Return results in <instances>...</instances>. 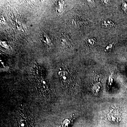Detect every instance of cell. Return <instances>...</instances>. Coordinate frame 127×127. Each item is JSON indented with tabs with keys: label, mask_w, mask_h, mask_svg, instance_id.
I'll return each instance as SVG.
<instances>
[{
	"label": "cell",
	"mask_w": 127,
	"mask_h": 127,
	"mask_svg": "<svg viewBox=\"0 0 127 127\" xmlns=\"http://www.w3.org/2000/svg\"><path fill=\"white\" fill-rule=\"evenodd\" d=\"M41 40L43 42V43L47 45L50 46L52 44V42L50 37L48 34L44 32L41 34Z\"/></svg>",
	"instance_id": "obj_4"
},
{
	"label": "cell",
	"mask_w": 127,
	"mask_h": 127,
	"mask_svg": "<svg viewBox=\"0 0 127 127\" xmlns=\"http://www.w3.org/2000/svg\"><path fill=\"white\" fill-rule=\"evenodd\" d=\"M60 42L62 45L65 48H70V46H71V41L68 35H62L61 38Z\"/></svg>",
	"instance_id": "obj_3"
},
{
	"label": "cell",
	"mask_w": 127,
	"mask_h": 127,
	"mask_svg": "<svg viewBox=\"0 0 127 127\" xmlns=\"http://www.w3.org/2000/svg\"><path fill=\"white\" fill-rule=\"evenodd\" d=\"M17 119L19 127H36L33 116L27 110H18Z\"/></svg>",
	"instance_id": "obj_1"
},
{
	"label": "cell",
	"mask_w": 127,
	"mask_h": 127,
	"mask_svg": "<svg viewBox=\"0 0 127 127\" xmlns=\"http://www.w3.org/2000/svg\"><path fill=\"white\" fill-rule=\"evenodd\" d=\"M59 75L61 78L62 83L63 85L66 87H69L70 86L71 81L70 80V77L68 72L65 71H60L59 73Z\"/></svg>",
	"instance_id": "obj_2"
},
{
	"label": "cell",
	"mask_w": 127,
	"mask_h": 127,
	"mask_svg": "<svg viewBox=\"0 0 127 127\" xmlns=\"http://www.w3.org/2000/svg\"><path fill=\"white\" fill-rule=\"evenodd\" d=\"M101 25L104 28L109 29L114 26L115 24L112 21L109 20H105L103 21Z\"/></svg>",
	"instance_id": "obj_5"
},
{
	"label": "cell",
	"mask_w": 127,
	"mask_h": 127,
	"mask_svg": "<svg viewBox=\"0 0 127 127\" xmlns=\"http://www.w3.org/2000/svg\"><path fill=\"white\" fill-rule=\"evenodd\" d=\"M122 8L124 11L127 14V4L126 2H124L122 4Z\"/></svg>",
	"instance_id": "obj_9"
},
{
	"label": "cell",
	"mask_w": 127,
	"mask_h": 127,
	"mask_svg": "<svg viewBox=\"0 0 127 127\" xmlns=\"http://www.w3.org/2000/svg\"><path fill=\"white\" fill-rule=\"evenodd\" d=\"M114 46V43H110L105 48L104 51L106 52H108L112 50Z\"/></svg>",
	"instance_id": "obj_8"
},
{
	"label": "cell",
	"mask_w": 127,
	"mask_h": 127,
	"mask_svg": "<svg viewBox=\"0 0 127 127\" xmlns=\"http://www.w3.org/2000/svg\"><path fill=\"white\" fill-rule=\"evenodd\" d=\"M96 41L95 38H89L87 40V43L90 46H94L96 43Z\"/></svg>",
	"instance_id": "obj_7"
},
{
	"label": "cell",
	"mask_w": 127,
	"mask_h": 127,
	"mask_svg": "<svg viewBox=\"0 0 127 127\" xmlns=\"http://www.w3.org/2000/svg\"><path fill=\"white\" fill-rule=\"evenodd\" d=\"M101 83H97L94 84L92 88V91L93 93L95 95L98 94L101 91Z\"/></svg>",
	"instance_id": "obj_6"
}]
</instances>
